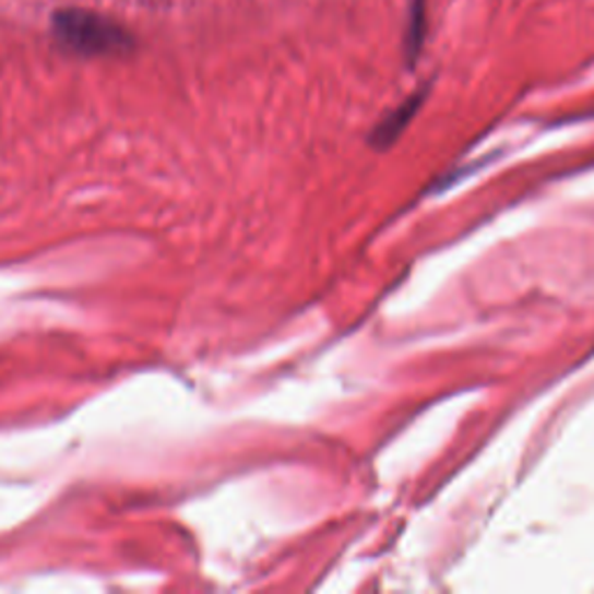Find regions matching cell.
<instances>
[{"label":"cell","instance_id":"3957f363","mask_svg":"<svg viewBox=\"0 0 594 594\" xmlns=\"http://www.w3.org/2000/svg\"><path fill=\"white\" fill-rule=\"evenodd\" d=\"M418 107V98L416 100H406V105H402L400 109H395L393 111V115H390L379 128H377V138H379V142H390V140H393L397 133H400V128L408 121V119H412V115H414V109Z\"/></svg>","mask_w":594,"mask_h":594},{"label":"cell","instance_id":"6da1fadb","mask_svg":"<svg viewBox=\"0 0 594 594\" xmlns=\"http://www.w3.org/2000/svg\"><path fill=\"white\" fill-rule=\"evenodd\" d=\"M51 33L74 56H123L138 47L135 35L117 19L84 8H59L51 14Z\"/></svg>","mask_w":594,"mask_h":594},{"label":"cell","instance_id":"7a4b0ae2","mask_svg":"<svg viewBox=\"0 0 594 594\" xmlns=\"http://www.w3.org/2000/svg\"><path fill=\"white\" fill-rule=\"evenodd\" d=\"M425 37V0H412L408 3V28H406V54L408 59H416Z\"/></svg>","mask_w":594,"mask_h":594}]
</instances>
